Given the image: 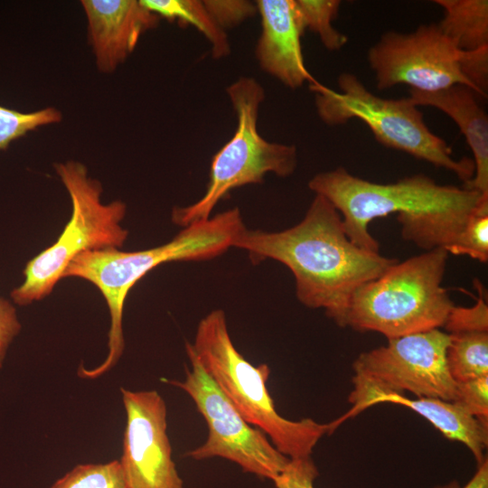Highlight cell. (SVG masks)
I'll return each instance as SVG.
<instances>
[{
	"instance_id": "6da1fadb",
	"label": "cell",
	"mask_w": 488,
	"mask_h": 488,
	"mask_svg": "<svg viewBox=\"0 0 488 488\" xmlns=\"http://www.w3.org/2000/svg\"><path fill=\"white\" fill-rule=\"evenodd\" d=\"M233 248L245 250L253 264L273 259L286 266L294 276L298 301L324 309L341 327L356 289L399 261L352 242L341 214L320 194L295 226L274 232L245 228Z\"/></svg>"
},
{
	"instance_id": "7a4b0ae2",
	"label": "cell",
	"mask_w": 488,
	"mask_h": 488,
	"mask_svg": "<svg viewBox=\"0 0 488 488\" xmlns=\"http://www.w3.org/2000/svg\"><path fill=\"white\" fill-rule=\"evenodd\" d=\"M308 187L336 208L352 242L371 252L380 250L369 231L374 219L398 213L404 239L426 251L446 249L474 211L488 201L475 190L441 185L422 174L378 183L343 167L315 174Z\"/></svg>"
},
{
	"instance_id": "3957f363",
	"label": "cell",
	"mask_w": 488,
	"mask_h": 488,
	"mask_svg": "<svg viewBox=\"0 0 488 488\" xmlns=\"http://www.w3.org/2000/svg\"><path fill=\"white\" fill-rule=\"evenodd\" d=\"M245 227L240 211L235 207L183 227L172 240L155 248L136 251L107 249L79 254L66 267L63 278L87 280L100 291L108 307L110 328L108 352L104 361L92 369L80 367L78 375L96 379L111 370L120 359L125 347L124 304L138 280L166 262L214 258L233 247Z\"/></svg>"
},
{
	"instance_id": "277c9868",
	"label": "cell",
	"mask_w": 488,
	"mask_h": 488,
	"mask_svg": "<svg viewBox=\"0 0 488 488\" xmlns=\"http://www.w3.org/2000/svg\"><path fill=\"white\" fill-rule=\"evenodd\" d=\"M203 370L251 426L261 430L289 459L310 457L329 424L312 418L291 420L280 416L267 388L270 369L254 366L235 347L223 310L215 309L198 324L194 340L186 342Z\"/></svg>"
},
{
	"instance_id": "5b68a950",
	"label": "cell",
	"mask_w": 488,
	"mask_h": 488,
	"mask_svg": "<svg viewBox=\"0 0 488 488\" xmlns=\"http://www.w3.org/2000/svg\"><path fill=\"white\" fill-rule=\"evenodd\" d=\"M448 252L436 248L389 267L353 293L345 326L387 339L443 327L455 305L442 282Z\"/></svg>"
},
{
	"instance_id": "8992f818",
	"label": "cell",
	"mask_w": 488,
	"mask_h": 488,
	"mask_svg": "<svg viewBox=\"0 0 488 488\" xmlns=\"http://www.w3.org/2000/svg\"><path fill=\"white\" fill-rule=\"evenodd\" d=\"M54 168L70 197L71 217L58 239L27 262L23 283L11 292L13 303L18 305L48 296L79 254L121 249L128 237L121 225L126 203L119 200L102 203V185L89 176L83 164L70 160L54 164Z\"/></svg>"
},
{
	"instance_id": "52a82bcc",
	"label": "cell",
	"mask_w": 488,
	"mask_h": 488,
	"mask_svg": "<svg viewBox=\"0 0 488 488\" xmlns=\"http://www.w3.org/2000/svg\"><path fill=\"white\" fill-rule=\"evenodd\" d=\"M227 93L237 115L236 131L214 155L203 195L192 204L173 209L172 221L182 228L210 219L233 189L260 183L268 173L287 177L296 169L295 145L269 142L258 131V110L265 99L262 86L251 77H240Z\"/></svg>"
},
{
	"instance_id": "ba28073f",
	"label": "cell",
	"mask_w": 488,
	"mask_h": 488,
	"mask_svg": "<svg viewBox=\"0 0 488 488\" xmlns=\"http://www.w3.org/2000/svg\"><path fill=\"white\" fill-rule=\"evenodd\" d=\"M338 87L340 91L315 80L310 83L317 114L324 123L336 126L358 118L381 145L451 171L465 183L473 179L474 161L455 159L446 142L428 129L422 113L408 98L376 96L352 73L339 75Z\"/></svg>"
},
{
	"instance_id": "9c48e42d",
	"label": "cell",
	"mask_w": 488,
	"mask_h": 488,
	"mask_svg": "<svg viewBox=\"0 0 488 488\" xmlns=\"http://www.w3.org/2000/svg\"><path fill=\"white\" fill-rule=\"evenodd\" d=\"M450 336L439 329L388 339L384 346L361 352L353 361L351 409L330 424L331 432L388 395L410 392L418 398L454 401L456 384L446 365Z\"/></svg>"
},
{
	"instance_id": "30bf717a",
	"label": "cell",
	"mask_w": 488,
	"mask_h": 488,
	"mask_svg": "<svg viewBox=\"0 0 488 488\" xmlns=\"http://www.w3.org/2000/svg\"><path fill=\"white\" fill-rule=\"evenodd\" d=\"M185 351L191 367L185 369L184 379L162 380L187 393L207 424L205 442L190 450L186 456L197 461L224 458L246 473L273 480L284 470L289 458L261 430L244 419L193 353L187 347Z\"/></svg>"
},
{
	"instance_id": "8fae6325",
	"label": "cell",
	"mask_w": 488,
	"mask_h": 488,
	"mask_svg": "<svg viewBox=\"0 0 488 488\" xmlns=\"http://www.w3.org/2000/svg\"><path fill=\"white\" fill-rule=\"evenodd\" d=\"M463 54L437 23H430L409 33H383L370 48L368 62L379 89L406 84L410 89L433 92L462 84L474 91L462 68Z\"/></svg>"
},
{
	"instance_id": "7c38bea8",
	"label": "cell",
	"mask_w": 488,
	"mask_h": 488,
	"mask_svg": "<svg viewBox=\"0 0 488 488\" xmlns=\"http://www.w3.org/2000/svg\"><path fill=\"white\" fill-rule=\"evenodd\" d=\"M126 411L119 460L130 488H183L167 435V408L155 389H120Z\"/></svg>"
},
{
	"instance_id": "4fadbf2b",
	"label": "cell",
	"mask_w": 488,
	"mask_h": 488,
	"mask_svg": "<svg viewBox=\"0 0 488 488\" xmlns=\"http://www.w3.org/2000/svg\"><path fill=\"white\" fill-rule=\"evenodd\" d=\"M89 40L96 64L112 72L136 48L146 31L157 26L159 16L136 0H83Z\"/></svg>"
},
{
	"instance_id": "5bb4252c",
	"label": "cell",
	"mask_w": 488,
	"mask_h": 488,
	"mask_svg": "<svg viewBox=\"0 0 488 488\" xmlns=\"http://www.w3.org/2000/svg\"><path fill=\"white\" fill-rule=\"evenodd\" d=\"M261 33L256 56L263 70L291 89L314 80L307 70L302 52L303 29L294 0H258Z\"/></svg>"
},
{
	"instance_id": "9a60e30c",
	"label": "cell",
	"mask_w": 488,
	"mask_h": 488,
	"mask_svg": "<svg viewBox=\"0 0 488 488\" xmlns=\"http://www.w3.org/2000/svg\"><path fill=\"white\" fill-rule=\"evenodd\" d=\"M477 96L471 88L457 84L433 92L409 89L408 99L417 107L441 110L456 123L474 155V174L464 187L488 196V117Z\"/></svg>"
},
{
	"instance_id": "2e32d148",
	"label": "cell",
	"mask_w": 488,
	"mask_h": 488,
	"mask_svg": "<svg viewBox=\"0 0 488 488\" xmlns=\"http://www.w3.org/2000/svg\"><path fill=\"white\" fill-rule=\"evenodd\" d=\"M392 403L405 406L428 420L446 438L463 443L473 454L477 465L487 457L488 424L468 413L455 401L435 398L411 399L403 395H388L377 404Z\"/></svg>"
},
{
	"instance_id": "e0dca14e",
	"label": "cell",
	"mask_w": 488,
	"mask_h": 488,
	"mask_svg": "<svg viewBox=\"0 0 488 488\" xmlns=\"http://www.w3.org/2000/svg\"><path fill=\"white\" fill-rule=\"evenodd\" d=\"M444 10L438 24L442 33L461 52L488 48L487 0H436Z\"/></svg>"
},
{
	"instance_id": "ac0fdd59",
	"label": "cell",
	"mask_w": 488,
	"mask_h": 488,
	"mask_svg": "<svg viewBox=\"0 0 488 488\" xmlns=\"http://www.w3.org/2000/svg\"><path fill=\"white\" fill-rule=\"evenodd\" d=\"M152 13L180 25L191 24L199 30L211 45L212 56L220 59L230 54L225 31L211 18L203 2L198 0H140Z\"/></svg>"
},
{
	"instance_id": "d6986e66",
	"label": "cell",
	"mask_w": 488,
	"mask_h": 488,
	"mask_svg": "<svg viewBox=\"0 0 488 488\" xmlns=\"http://www.w3.org/2000/svg\"><path fill=\"white\" fill-rule=\"evenodd\" d=\"M446 359L455 382L488 376V332L449 334Z\"/></svg>"
},
{
	"instance_id": "ffe728a7",
	"label": "cell",
	"mask_w": 488,
	"mask_h": 488,
	"mask_svg": "<svg viewBox=\"0 0 488 488\" xmlns=\"http://www.w3.org/2000/svg\"><path fill=\"white\" fill-rule=\"evenodd\" d=\"M294 3L303 29L315 33L327 50L337 51L346 44L347 36L333 25V21L339 13L341 1L294 0Z\"/></svg>"
},
{
	"instance_id": "44dd1931",
	"label": "cell",
	"mask_w": 488,
	"mask_h": 488,
	"mask_svg": "<svg viewBox=\"0 0 488 488\" xmlns=\"http://www.w3.org/2000/svg\"><path fill=\"white\" fill-rule=\"evenodd\" d=\"M50 488H130L120 462L80 464L58 479Z\"/></svg>"
},
{
	"instance_id": "7402d4cb",
	"label": "cell",
	"mask_w": 488,
	"mask_h": 488,
	"mask_svg": "<svg viewBox=\"0 0 488 488\" xmlns=\"http://www.w3.org/2000/svg\"><path fill=\"white\" fill-rule=\"evenodd\" d=\"M448 254L467 255L482 263L488 260V201L468 217L455 239L445 249Z\"/></svg>"
},
{
	"instance_id": "603a6c76",
	"label": "cell",
	"mask_w": 488,
	"mask_h": 488,
	"mask_svg": "<svg viewBox=\"0 0 488 488\" xmlns=\"http://www.w3.org/2000/svg\"><path fill=\"white\" fill-rule=\"evenodd\" d=\"M62 114L48 107L36 111L22 112L0 105V150H5L16 139L39 127L61 121Z\"/></svg>"
},
{
	"instance_id": "cb8c5ba5",
	"label": "cell",
	"mask_w": 488,
	"mask_h": 488,
	"mask_svg": "<svg viewBox=\"0 0 488 488\" xmlns=\"http://www.w3.org/2000/svg\"><path fill=\"white\" fill-rule=\"evenodd\" d=\"M478 298L474 305L463 307L454 305L450 310L443 327L448 334L488 332V305L482 283L474 280Z\"/></svg>"
},
{
	"instance_id": "d4e9b609",
	"label": "cell",
	"mask_w": 488,
	"mask_h": 488,
	"mask_svg": "<svg viewBox=\"0 0 488 488\" xmlns=\"http://www.w3.org/2000/svg\"><path fill=\"white\" fill-rule=\"evenodd\" d=\"M455 384L454 401L480 421L488 424V376Z\"/></svg>"
},
{
	"instance_id": "484cf974",
	"label": "cell",
	"mask_w": 488,
	"mask_h": 488,
	"mask_svg": "<svg viewBox=\"0 0 488 488\" xmlns=\"http://www.w3.org/2000/svg\"><path fill=\"white\" fill-rule=\"evenodd\" d=\"M202 2L211 18L224 31L239 25L258 12L256 4L246 0H205Z\"/></svg>"
},
{
	"instance_id": "4316f807",
	"label": "cell",
	"mask_w": 488,
	"mask_h": 488,
	"mask_svg": "<svg viewBox=\"0 0 488 488\" xmlns=\"http://www.w3.org/2000/svg\"><path fill=\"white\" fill-rule=\"evenodd\" d=\"M318 469L310 457L289 459L284 470L272 481L276 488H314Z\"/></svg>"
},
{
	"instance_id": "83f0119b",
	"label": "cell",
	"mask_w": 488,
	"mask_h": 488,
	"mask_svg": "<svg viewBox=\"0 0 488 488\" xmlns=\"http://www.w3.org/2000/svg\"><path fill=\"white\" fill-rule=\"evenodd\" d=\"M22 325L13 302L0 296V370L7 351L20 333Z\"/></svg>"
},
{
	"instance_id": "f1b7e54d",
	"label": "cell",
	"mask_w": 488,
	"mask_h": 488,
	"mask_svg": "<svg viewBox=\"0 0 488 488\" xmlns=\"http://www.w3.org/2000/svg\"><path fill=\"white\" fill-rule=\"evenodd\" d=\"M436 488H488V461L487 458L479 465L473 477L461 487L456 481Z\"/></svg>"
}]
</instances>
